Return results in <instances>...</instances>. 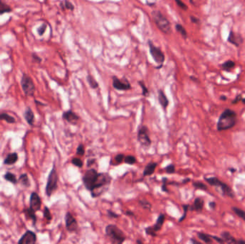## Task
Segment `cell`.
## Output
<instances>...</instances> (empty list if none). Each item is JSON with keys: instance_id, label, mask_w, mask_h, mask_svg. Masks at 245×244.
I'll list each match as a JSON object with an SVG mask.
<instances>
[{"instance_id": "6da1fadb", "label": "cell", "mask_w": 245, "mask_h": 244, "mask_svg": "<svg viewBox=\"0 0 245 244\" xmlns=\"http://www.w3.org/2000/svg\"><path fill=\"white\" fill-rule=\"evenodd\" d=\"M237 122V115L235 110L227 108L222 112L217 121L218 131L227 130L235 127Z\"/></svg>"}, {"instance_id": "7a4b0ae2", "label": "cell", "mask_w": 245, "mask_h": 244, "mask_svg": "<svg viewBox=\"0 0 245 244\" xmlns=\"http://www.w3.org/2000/svg\"><path fill=\"white\" fill-rule=\"evenodd\" d=\"M112 178L107 173H99L96 181L95 182L92 190L90 191L91 196L93 198H97L103 193L106 192L109 188L111 183Z\"/></svg>"}, {"instance_id": "3957f363", "label": "cell", "mask_w": 245, "mask_h": 244, "mask_svg": "<svg viewBox=\"0 0 245 244\" xmlns=\"http://www.w3.org/2000/svg\"><path fill=\"white\" fill-rule=\"evenodd\" d=\"M105 236L113 244H122L126 239L122 230L113 224H109L105 227Z\"/></svg>"}, {"instance_id": "277c9868", "label": "cell", "mask_w": 245, "mask_h": 244, "mask_svg": "<svg viewBox=\"0 0 245 244\" xmlns=\"http://www.w3.org/2000/svg\"><path fill=\"white\" fill-rule=\"evenodd\" d=\"M151 15H152L156 25L161 32H163L165 34L171 33V26L170 22L161 12L156 10L153 11L151 12Z\"/></svg>"}, {"instance_id": "5b68a950", "label": "cell", "mask_w": 245, "mask_h": 244, "mask_svg": "<svg viewBox=\"0 0 245 244\" xmlns=\"http://www.w3.org/2000/svg\"><path fill=\"white\" fill-rule=\"evenodd\" d=\"M204 180L209 183L210 186H215V187H219L222 189L223 195H227L228 197L231 198H235V193L233 192V190L231 188V187L228 186L225 183L221 181L218 178L216 177H210V178H206L204 177Z\"/></svg>"}, {"instance_id": "8992f818", "label": "cell", "mask_w": 245, "mask_h": 244, "mask_svg": "<svg viewBox=\"0 0 245 244\" xmlns=\"http://www.w3.org/2000/svg\"><path fill=\"white\" fill-rule=\"evenodd\" d=\"M58 186V175L56 171V169L54 165L53 169L51 170L50 173L49 174L48 178H47V182L45 188V193L48 197L53 194V193L57 189Z\"/></svg>"}, {"instance_id": "52a82bcc", "label": "cell", "mask_w": 245, "mask_h": 244, "mask_svg": "<svg viewBox=\"0 0 245 244\" xmlns=\"http://www.w3.org/2000/svg\"><path fill=\"white\" fill-rule=\"evenodd\" d=\"M99 175V173L95 169L91 168L87 171L85 173L84 175L82 176V180L83 186H85L87 190L89 191L90 192L92 190L93 185H94L95 182L96 181L97 177Z\"/></svg>"}, {"instance_id": "ba28073f", "label": "cell", "mask_w": 245, "mask_h": 244, "mask_svg": "<svg viewBox=\"0 0 245 244\" xmlns=\"http://www.w3.org/2000/svg\"><path fill=\"white\" fill-rule=\"evenodd\" d=\"M137 140L142 147L148 148L151 145V140L149 136V130L147 126L142 125L138 128Z\"/></svg>"}, {"instance_id": "9c48e42d", "label": "cell", "mask_w": 245, "mask_h": 244, "mask_svg": "<svg viewBox=\"0 0 245 244\" xmlns=\"http://www.w3.org/2000/svg\"><path fill=\"white\" fill-rule=\"evenodd\" d=\"M166 220V215L164 213H161L158 217L156 222L153 226H148L145 229L146 234L148 236H151L152 237H156L157 236V232L161 230L162 227Z\"/></svg>"}, {"instance_id": "30bf717a", "label": "cell", "mask_w": 245, "mask_h": 244, "mask_svg": "<svg viewBox=\"0 0 245 244\" xmlns=\"http://www.w3.org/2000/svg\"><path fill=\"white\" fill-rule=\"evenodd\" d=\"M21 83L25 94L27 96H33L34 91H35V87L31 77L26 74H24L22 78Z\"/></svg>"}, {"instance_id": "8fae6325", "label": "cell", "mask_w": 245, "mask_h": 244, "mask_svg": "<svg viewBox=\"0 0 245 244\" xmlns=\"http://www.w3.org/2000/svg\"><path fill=\"white\" fill-rule=\"evenodd\" d=\"M149 50H150V54L152 56L153 60L155 61L157 64H159L162 66L165 61V55L164 52L160 49L159 47H156L152 42H149Z\"/></svg>"}, {"instance_id": "7c38bea8", "label": "cell", "mask_w": 245, "mask_h": 244, "mask_svg": "<svg viewBox=\"0 0 245 244\" xmlns=\"http://www.w3.org/2000/svg\"><path fill=\"white\" fill-rule=\"evenodd\" d=\"M113 87L117 90L126 91L131 90V85L129 81L125 78L119 79L117 77H113Z\"/></svg>"}, {"instance_id": "4fadbf2b", "label": "cell", "mask_w": 245, "mask_h": 244, "mask_svg": "<svg viewBox=\"0 0 245 244\" xmlns=\"http://www.w3.org/2000/svg\"><path fill=\"white\" fill-rule=\"evenodd\" d=\"M65 227L66 229L69 232L73 233L77 231L78 229V223L77 220L73 216V215L70 212H67L65 214Z\"/></svg>"}, {"instance_id": "5bb4252c", "label": "cell", "mask_w": 245, "mask_h": 244, "mask_svg": "<svg viewBox=\"0 0 245 244\" xmlns=\"http://www.w3.org/2000/svg\"><path fill=\"white\" fill-rule=\"evenodd\" d=\"M37 241V236L32 230H27L18 241L20 244H34Z\"/></svg>"}, {"instance_id": "9a60e30c", "label": "cell", "mask_w": 245, "mask_h": 244, "mask_svg": "<svg viewBox=\"0 0 245 244\" xmlns=\"http://www.w3.org/2000/svg\"><path fill=\"white\" fill-rule=\"evenodd\" d=\"M62 118H63L65 120L68 122V123L74 125H77L78 121L80 120V117L76 114V113L74 112L71 110L65 111V112L62 113Z\"/></svg>"}, {"instance_id": "2e32d148", "label": "cell", "mask_w": 245, "mask_h": 244, "mask_svg": "<svg viewBox=\"0 0 245 244\" xmlns=\"http://www.w3.org/2000/svg\"><path fill=\"white\" fill-rule=\"evenodd\" d=\"M30 208L32 209L34 212L40 211L41 208V205H42V201L41 198L37 193L33 192L30 195Z\"/></svg>"}, {"instance_id": "e0dca14e", "label": "cell", "mask_w": 245, "mask_h": 244, "mask_svg": "<svg viewBox=\"0 0 245 244\" xmlns=\"http://www.w3.org/2000/svg\"><path fill=\"white\" fill-rule=\"evenodd\" d=\"M204 206V200L201 198L198 197L194 200V202L192 206H189V210L192 211L201 212L203 210Z\"/></svg>"}, {"instance_id": "ac0fdd59", "label": "cell", "mask_w": 245, "mask_h": 244, "mask_svg": "<svg viewBox=\"0 0 245 244\" xmlns=\"http://www.w3.org/2000/svg\"><path fill=\"white\" fill-rule=\"evenodd\" d=\"M228 42L238 47L242 42V38L241 35L237 36L233 31H230L228 37Z\"/></svg>"}, {"instance_id": "d6986e66", "label": "cell", "mask_w": 245, "mask_h": 244, "mask_svg": "<svg viewBox=\"0 0 245 244\" xmlns=\"http://www.w3.org/2000/svg\"><path fill=\"white\" fill-rule=\"evenodd\" d=\"M157 163L156 162H150L146 165V166L145 167L144 171L143 172V176L146 177V176H150L153 175L154 173L156 171V168L157 167Z\"/></svg>"}, {"instance_id": "ffe728a7", "label": "cell", "mask_w": 245, "mask_h": 244, "mask_svg": "<svg viewBox=\"0 0 245 244\" xmlns=\"http://www.w3.org/2000/svg\"><path fill=\"white\" fill-rule=\"evenodd\" d=\"M158 99H159V104H161L162 108H163L164 110H166L167 108V107L168 106L169 101L167 98L166 94H165L164 92L162 90H159V92H158Z\"/></svg>"}, {"instance_id": "44dd1931", "label": "cell", "mask_w": 245, "mask_h": 244, "mask_svg": "<svg viewBox=\"0 0 245 244\" xmlns=\"http://www.w3.org/2000/svg\"><path fill=\"white\" fill-rule=\"evenodd\" d=\"M221 236H222V238L225 241V243L237 244V239H236L235 237L231 236L230 233L228 231H223L222 234H221Z\"/></svg>"}, {"instance_id": "7402d4cb", "label": "cell", "mask_w": 245, "mask_h": 244, "mask_svg": "<svg viewBox=\"0 0 245 244\" xmlns=\"http://www.w3.org/2000/svg\"><path fill=\"white\" fill-rule=\"evenodd\" d=\"M25 118L26 120V121L27 122L28 124H30V125H32L34 123V113L32 112V110L30 108H27L26 109L25 112Z\"/></svg>"}, {"instance_id": "603a6c76", "label": "cell", "mask_w": 245, "mask_h": 244, "mask_svg": "<svg viewBox=\"0 0 245 244\" xmlns=\"http://www.w3.org/2000/svg\"><path fill=\"white\" fill-rule=\"evenodd\" d=\"M18 160V155H17L16 152H14V153H11L9 154L6 158H5V160H4V164L5 165H12L15 163Z\"/></svg>"}, {"instance_id": "cb8c5ba5", "label": "cell", "mask_w": 245, "mask_h": 244, "mask_svg": "<svg viewBox=\"0 0 245 244\" xmlns=\"http://www.w3.org/2000/svg\"><path fill=\"white\" fill-rule=\"evenodd\" d=\"M197 236H198V238L200 239L203 241V242H204L206 243H211L213 242V241H212V238L211 237V235L209 234H204V233H201V232H199L197 233Z\"/></svg>"}, {"instance_id": "d4e9b609", "label": "cell", "mask_w": 245, "mask_h": 244, "mask_svg": "<svg viewBox=\"0 0 245 244\" xmlns=\"http://www.w3.org/2000/svg\"><path fill=\"white\" fill-rule=\"evenodd\" d=\"M235 67V62L232 60H227L222 64V69L224 71H230Z\"/></svg>"}, {"instance_id": "484cf974", "label": "cell", "mask_w": 245, "mask_h": 244, "mask_svg": "<svg viewBox=\"0 0 245 244\" xmlns=\"http://www.w3.org/2000/svg\"><path fill=\"white\" fill-rule=\"evenodd\" d=\"M0 120H5L8 123H14L16 122L14 117L10 116V115L6 114V113H2V114H0Z\"/></svg>"}, {"instance_id": "4316f807", "label": "cell", "mask_w": 245, "mask_h": 244, "mask_svg": "<svg viewBox=\"0 0 245 244\" xmlns=\"http://www.w3.org/2000/svg\"><path fill=\"white\" fill-rule=\"evenodd\" d=\"M233 212L237 215L238 217H239L240 218H242L244 221H245V211L242 210V209L237 208V207H232Z\"/></svg>"}, {"instance_id": "83f0119b", "label": "cell", "mask_w": 245, "mask_h": 244, "mask_svg": "<svg viewBox=\"0 0 245 244\" xmlns=\"http://www.w3.org/2000/svg\"><path fill=\"white\" fill-rule=\"evenodd\" d=\"M4 179L7 180L9 182H11L12 183H17V178L16 176H15L14 174H13L12 173H10V172H7L5 175L4 176Z\"/></svg>"}, {"instance_id": "f1b7e54d", "label": "cell", "mask_w": 245, "mask_h": 244, "mask_svg": "<svg viewBox=\"0 0 245 244\" xmlns=\"http://www.w3.org/2000/svg\"><path fill=\"white\" fill-rule=\"evenodd\" d=\"M11 11H12V9H11L10 6L0 0V14L10 12Z\"/></svg>"}, {"instance_id": "f546056e", "label": "cell", "mask_w": 245, "mask_h": 244, "mask_svg": "<svg viewBox=\"0 0 245 244\" xmlns=\"http://www.w3.org/2000/svg\"><path fill=\"white\" fill-rule=\"evenodd\" d=\"M87 80H88V82L89 84V85L90 86L91 88L93 89H96L98 88V83L94 79V77H93L91 75H88L87 77Z\"/></svg>"}, {"instance_id": "4dcf8cb0", "label": "cell", "mask_w": 245, "mask_h": 244, "mask_svg": "<svg viewBox=\"0 0 245 244\" xmlns=\"http://www.w3.org/2000/svg\"><path fill=\"white\" fill-rule=\"evenodd\" d=\"M193 186L196 189H199V190H201V191H207V185H205L204 183L202 182H199V181H195V182H193Z\"/></svg>"}, {"instance_id": "1f68e13d", "label": "cell", "mask_w": 245, "mask_h": 244, "mask_svg": "<svg viewBox=\"0 0 245 244\" xmlns=\"http://www.w3.org/2000/svg\"><path fill=\"white\" fill-rule=\"evenodd\" d=\"M176 30H177L178 32H179V33L181 34V35L184 38L186 39L187 37V32H186L185 28H184L181 25H180V24L176 25Z\"/></svg>"}, {"instance_id": "d6a6232c", "label": "cell", "mask_w": 245, "mask_h": 244, "mask_svg": "<svg viewBox=\"0 0 245 244\" xmlns=\"http://www.w3.org/2000/svg\"><path fill=\"white\" fill-rule=\"evenodd\" d=\"M137 162V160H136V158L135 156L131 155H129L125 156L124 158V163H126L128 165H134L135 163Z\"/></svg>"}, {"instance_id": "836d02e7", "label": "cell", "mask_w": 245, "mask_h": 244, "mask_svg": "<svg viewBox=\"0 0 245 244\" xmlns=\"http://www.w3.org/2000/svg\"><path fill=\"white\" fill-rule=\"evenodd\" d=\"M60 6H61L62 8L65 9V10H69L71 11L74 10V6H73V4L71 3L70 2L68 1V0H64V1H62L61 3H60Z\"/></svg>"}, {"instance_id": "e575fe53", "label": "cell", "mask_w": 245, "mask_h": 244, "mask_svg": "<svg viewBox=\"0 0 245 244\" xmlns=\"http://www.w3.org/2000/svg\"><path fill=\"white\" fill-rule=\"evenodd\" d=\"M26 213V215H27L28 218L30 219H32V221H33V223L34 224H35L36 223V221H37V218H36V215H35V212L32 210L31 208H28L25 211Z\"/></svg>"}, {"instance_id": "d590c367", "label": "cell", "mask_w": 245, "mask_h": 244, "mask_svg": "<svg viewBox=\"0 0 245 244\" xmlns=\"http://www.w3.org/2000/svg\"><path fill=\"white\" fill-rule=\"evenodd\" d=\"M19 180H20L21 183L24 186L29 187L30 186L29 178H28L27 174H22V175H21L20 177H19Z\"/></svg>"}, {"instance_id": "8d00e7d4", "label": "cell", "mask_w": 245, "mask_h": 244, "mask_svg": "<svg viewBox=\"0 0 245 244\" xmlns=\"http://www.w3.org/2000/svg\"><path fill=\"white\" fill-rule=\"evenodd\" d=\"M138 203H139V205L142 207L143 208L146 209V210L150 211L151 209V207H152V206H151V203H149L148 200H145V199L140 200L139 202H138Z\"/></svg>"}, {"instance_id": "74e56055", "label": "cell", "mask_w": 245, "mask_h": 244, "mask_svg": "<svg viewBox=\"0 0 245 244\" xmlns=\"http://www.w3.org/2000/svg\"><path fill=\"white\" fill-rule=\"evenodd\" d=\"M71 163H72V164L73 165L79 167V168H81V167L83 166V161L79 158H73L72 159V160H71Z\"/></svg>"}, {"instance_id": "f35d334b", "label": "cell", "mask_w": 245, "mask_h": 244, "mask_svg": "<svg viewBox=\"0 0 245 244\" xmlns=\"http://www.w3.org/2000/svg\"><path fill=\"white\" fill-rule=\"evenodd\" d=\"M182 207H183V209H184V213H183V215H182V216L180 218L179 220V223H181V222H182L185 220V218H186V215H187L188 211V210H189V205L184 204L182 206Z\"/></svg>"}, {"instance_id": "ab89813d", "label": "cell", "mask_w": 245, "mask_h": 244, "mask_svg": "<svg viewBox=\"0 0 245 244\" xmlns=\"http://www.w3.org/2000/svg\"><path fill=\"white\" fill-rule=\"evenodd\" d=\"M138 84H139L140 88H142V95L145 97H148L149 95V91L148 90V88H147V87L146 86V85L144 84V82L140 81L138 82Z\"/></svg>"}, {"instance_id": "60d3db41", "label": "cell", "mask_w": 245, "mask_h": 244, "mask_svg": "<svg viewBox=\"0 0 245 244\" xmlns=\"http://www.w3.org/2000/svg\"><path fill=\"white\" fill-rule=\"evenodd\" d=\"M165 171L168 174H173L176 172V166L174 164H170L165 167Z\"/></svg>"}, {"instance_id": "b9f144b4", "label": "cell", "mask_w": 245, "mask_h": 244, "mask_svg": "<svg viewBox=\"0 0 245 244\" xmlns=\"http://www.w3.org/2000/svg\"><path fill=\"white\" fill-rule=\"evenodd\" d=\"M124 158H125V155L122 153H120V154H118L117 155H116L115 157L114 160L116 161V165H119L121 164V163H123V161H124Z\"/></svg>"}, {"instance_id": "7bdbcfd3", "label": "cell", "mask_w": 245, "mask_h": 244, "mask_svg": "<svg viewBox=\"0 0 245 244\" xmlns=\"http://www.w3.org/2000/svg\"><path fill=\"white\" fill-rule=\"evenodd\" d=\"M44 216L47 219V221H50L52 220V218H53L52 217L50 211H49V209L47 206H45L44 209Z\"/></svg>"}, {"instance_id": "ee69618b", "label": "cell", "mask_w": 245, "mask_h": 244, "mask_svg": "<svg viewBox=\"0 0 245 244\" xmlns=\"http://www.w3.org/2000/svg\"><path fill=\"white\" fill-rule=\"evenodd\" d=\"M85 152V146L83 144H80L78 146L77 148V150H76V153L77 155H79L82 156L84 155Z\"/></svg>"}, {"instance_id": "f6af8a7d", "label": "cell", "mask_w": 245, "mask_h": 244, "mask_svg": "<svg viewBox=\"0 0 245 244\" xmlns=\"http://www.w3.org/2000/svg\"><path fill=\"white\" fill-rule=\"evenodd\" d=\"M167 181H168V178L166 177L163 178V179H162V183H163V184H162L161 186V190L163 192H166V193L168 192V189L167 188V183H168Z\"/></svg>"}, {"instance_id": "bcb514c9", "label": "cell", "mask_w": 245, "mask_h": 244, "mask_svg": "<svg viewBox=\"0 0 245 244\" xmlns=\"http://www.w3.org/2000/svg\"><path fill=\"white\" fill-rule=\"evenodd\" d=\"M176 3L177 4V5L179 6L180 8L182 9L183 10H188V6L185 3H184L181 0H175Z\"/></svg>"}, {"instance_id": "7dc6e473", "label": "cell", "mask_w": 245, "mask_h": 244, "mask_svg": "<svg viewBox=\"0 0 245 244\" xmlns=\"http://www.w3.org/2000/svg\"><path fill=\"white\" fill-rule=\"evenodd\" d=\"M108 215L112 218H117L120 217V215L118 214V213H115L114 211H113L112 210H108L107 211Z\"/></svg>"}, {"instance_id": "c3c4849f", "label": "cell", "mask_w": 245, "mask_h": 244, "mask_svg": "<svg viewBox=\"0 0 245 244\" xmlns=\"http://www.w3.org/2000/svg\"><path fill=\"white\" fill-rule=\"evenodd\" d=\"M46 28H47V25H45V24H43L40 27V28H38V34H40V36L43 35V34L45 33V30H46Z\"/></svg>"}, {"instance_id": "681fc988", "label": "cell", "mask_w": 245, "mask_h": 244, "mask_svg": "<svg viewBox=\"0 0 245 244\" xmlns=\"http://www.w3.org/2000/svg\"><path fill=\"white\" fill-rule=\"evenodd\" d=\"M211 238L214 239V241H216V242L219 243H225V241L222 238H219L217 236H211Z\"/></svg>"}, {"instance_id": "f907efd6", "label": "cell", "mask_w": 245, "mask_h": 244, "mask_svg": "<svg viewBox=\"0 0 245 244\" xmlns=\"http://www.w3.org/2000/svg\"><path fill=\"white\" fill-rule=\"evenodd\" d=\"M242 95H238L236 96V97L235 98V100H233L232 102H231V104H237L238 102H239L240 101H242Z\"/></svg>"}, {"instance_id": "816d5d0a", "label": "cell", "mask_w": 245, "mask_h": 244, "mask_svg": "<svg viewBox=\"0 0 245 244\" xmlns=\"http://www.w3.org/2000/svg\"><path fill=\"white\" fill-rule=\"evenodd\" d=\"M190 18H191V21H192V22L194 23V24H199V22H200V20H199V18H197V17H195L194 16H191Z\"/></svg>"}, {"instance_id": "f5cc1de1", "label": "cell", "mask_w": 245, "mask_h": 244, "mask_svg": "<svg viewBox=\"0 0 245 244\" xmlns=\"http://www.w3.org/2000/svg\"><path fill=\"white\" fill-rule=\"evenodd\" d=\"M125 215H128V216H131V217H133L135 215V214H134V213L133 212V211H131L130 210H128L126 212H125Z\"/></svg>"}, {"instance_id": "db71d44e", "label": "cell", "mask_w": 245, "mask_h": 244, "mask_svg": "<svg viewBox=\"0 0 245 244\" xmlns=\"http://www.w3.org/2000/svg\"><path fill=\"white\" fill-rule=\"evenodd\" d=\"M95 162V159H89L87 162V164H88V166H90L91 165L94 164V163Z\"/></svg>"}, {"instance_id": "11a10c76", "label": "cell", "mask_w": 245, "mask_h": 244, "mask_svg": "<svg viewBox=\"0 0 245 244\" xmlns=\"http://www.w3.org/2000/svg\"><path fill=\"white\" fill-rule=\"evenodd\" d=\"M32 57H33V59H34V60H35L38 62H41V59H40V57H38V55H37L36 54H32Z\"/></svg>"}, {"instance_id": "9f6ffc18", "label": "cell", "mask_w": 245, "mask_h": 244, "mask_svg": "<svg viewBox=\"0 0 245 244\" xmlns=\"http://www.w3.org/2000/svg\"><path fill=\"white\" fill-rule=\"evenodd\" d=\"M209 207L211 209H215L216 207V204L215 202H210L209 203Z\"/></svg>"}, {"instance_id": "6f0895ef", "label": "cell", "mask_w": 245, "mask_h": 244, "mask_svg": "<svg viewBox=\"0 0 245 244\" xmlns=\"http://www.w3.org/2000/svg\"><path fill=\"white\" fill-rule=\"evenodd\" d=\"M190 181H191V179H190V178H185V179H184L183 180H182L181 183H182V184H185V183H187L190 182Z\"/></svg>"}, {"instance_id": "680465c9", "label": "cell", "mask_w": 245, "mask_h": 244, "mask_svg": "<svg viewBox=\"0 0 245 244\" xmlns=\"http://www.w3.org/2000/svg\"><path fill=\"white\" fill-rule=\"evenodd\" d=\"M237 244H245V241L242 240V239H240V240H237Z\"/></svg>"}, {"instance_id": "91938a15", "label": "cell", "mask_w": 245, "mask_h": 244, "mask_svg": "<svg viewBox=\"0 0 245 244\" xmlns=\"http://www.w3.org/2000/svg\"><path fill=\"white\" fill-rule=\"evenodd\" d=\"M191 241H192V242L193 243H196V244H201V243L200 242H199L198 241H196V240H195V239H194V238H192L191 239Z\"/></svg>"}, {"instance_id": "94428289", "label": "cell", "mask_w": 245, "mask_h": 244, "mask_svg": "<svg viewBox=\"0 0 245 244\" xmlns=\"http://www.w3.org/2000/svg\"><path fill=\"white\" fill-rule=\"evenodd\" d=\"M220 100H223V101H225V100H227V97L226 96H224V95H222V96L220 97Z\"/></svg>"}, {"instance_id": "6125c7cd", "label": "cell", "mask_w": 245, "mask_h": 244, "mask_svg": "<svg viewBox=\"0 0 245 244\" xmlns=\"http://www.w3.org/2000/svg\"><path fill=\"white\" fill-rule=\"evenodd\" d=\"M136 243H138V244H143V243H144V242H143L141 240H140V239H138V240H136Z\"/></svg>"}, {"instance_id": "be15d7a7", "label": "cell", "mask_w": 245, "mask_h": 244, "mask_svg": "<svg viewBox=\"0 0 245 244\" xmlns=\"http://www.w3.org/2000/svg\"><path fill=\"white\" fill-rule=\"evenodd\" d=\"M190 78L193 80V81H194V82H198V80H197L196 77H192H192H191Z\"/></svg>"}, {"instance_id": "e7e4bbea", "label": "cell", "mask_w": 245, "mask_h": 244, "mask_svg": "<svg viewBox=\"0 0 245 244\" xmlns=\"http://www.w3.org/2000/svg\"><path fill=\"white\" fill-rule=\"evenodd\" d=\"M229 171H231V173H234V172H235V171H236V169H234V168H229Z\"/></svg>"}, {"instance_id": "03108f58", "label": "cell", "mask_w": 245, "mask_h": 244, "mask_svg": "<svg viewBox=\"0 0 245 244\" xmlns=\"http://www.w3.org/2000/svg\"><path fill=\"white\" fill-rule=\"evenodd\" d=\"M242 103L245 104V98H242Z\"/></svg>"}, {"instance_id": "003e7915", "label": "cell", "mask_w": 245, "mask_h": 244, "mask_svg": "<svg viewBox=\"0 0 245 244\" xmlns=\"http://www.w3.org/2000/svg\"><path fill=\"white\" fill-rule=\"evenodd\" d=\"M190 2H191V3H192V4H193V1H192V0H190Z\"/></svg>"}]
</instances>
